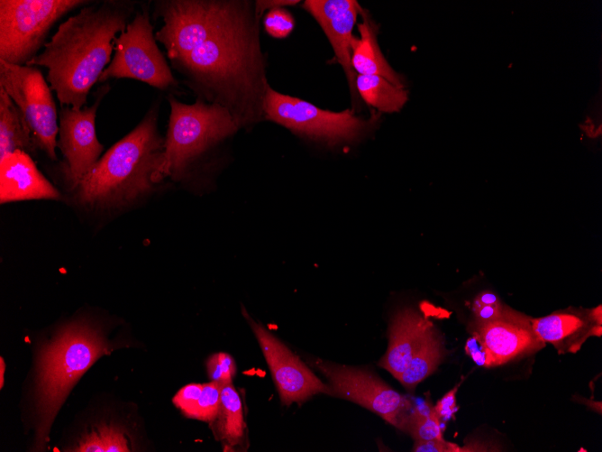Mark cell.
<instances>
[{
	"instance_id": "obj_1",
	"label": "cell",
	"mask_w": 602,
	"mask_h": 452,
	"mask_svg": "<svg viewBox=\"0 0 602 452\" xmlns=\"http://www.w3.org/2000/svg\"><path fill=\"white\" fill-rule=\"evenodd\" d=\"M263 16L255 1L216 0L206 32L185 57L171 63L197 98L226 108L239 128L263 118L269 86L260 41Z\"/></svg>"
},
{
	"instance_id": "obj_2",
	"label": "cell",
	"mask_w": 602,
	"mask_h": 452,
	"mask_svg": "<svg viewBox=\"0 0 602 452\" xmlns=\"http://www.w3.org/2000/svg\"><path fill=\"white\" fill-rule=\"evenodd\" d=\"M133 12L131 1L90 2L61 23L26 65L45 67L47 82L60 106L79 110L111 62L113 42L126 29Z\"/></svg>"
},
{
	"instance_id": "obj_3",
	"label": "cell",
	"mask_w": 602,
	"mask_h": 452,
	"mask_svg": "<svg viewBox=\"0 0 602 452\" xmlns=\"http://www.w3.org/2000/svg\"><path fill=\"white\" fill-rule=\"evenodd\" d=\"M158 103L137 126L111 146L79 181L67 187L68 198L89 212L114 213L156 190L164 174L165 138L158 129Z\"/></svg>"
},
{
	"instance_id": "obj_4",
	"label": "cell",
	"mask_w": 602,
	"mask_h": 452,
	"mask_svg": "<svg viewBox=\"0 0 602 452\" xmlns=\"http://www.w3.org/2000/svg\"><path fill=\"white\" fill-rule=\"evenodd\" d=\"M110 349L101 331L85 321L64 327L41 349L36 391L38 449L47 442L51 423L73 385Z\"/></svg>"
},
{
	"instance_id": "obj_5",
	"label": "cell",
	"mask_w": 602,
	"mask_h": 452,
	"mask_svg": "<svg viewBox=\"0 0 602 452\" xmlns=\"http://www.w3.org/2000/svg\"><path fill=\"white\" fill-rule=\"evenodd\" d=\"M170 106L164 148V174L185 183L193 178L201 161L223 140L240 128L229 111L217 104L196 98L185 104L169 95Z\"/></svg>"
},
{
	"instance_id": "obj_6",
	"label": "cell",
	"mask_w": 602,
	"mask_h": 452,
	"mask_svg": "<svg viewBox=\"0 0 602 452\" xmlns=\"http://www.w3.org/2000/svg\"><path fill=\"white\" fill-rule=\"evenodd\" d=\"M91 1L0 0V60L26 65L44 48L52 26Z\"/></svg>"
},
{
	"instance_id": "obj_7",
	"label": "cell",
	"mask_w": 602,
	"mask_h": 452,
	"mask_svg": "<svg viewBox=\"0 0 602 452\" xmlns=\"http://www.w3.org/2000/svg\"><path fill=\"white\" fill-rule=\"evenodd\" d=\"M263 118L292 133L329 146L352 142L360 137L374 119L357 116L353 110L340 112L317 107L298 97L284 95L268 87Z\"/></svg>"
},
{
	"instance_id": "obj_8",
	"label": "cell",
	"mask_w": 602,
	"mask_h": 452,
	"mask_svg": "<svg viewBox=\"0 0 602 452\" xmlns=\"http://www.w3.org/2000/svg\"><path fill=\"white\" fill-rule=\"evenodd\" d=\"M114 57L98 83L132 78L160 90L178 87V80L157 45L148 10L138 12L113 42Z\"/></svg>"
},
{
	"instance_id": "obj_9",
	"label": "cell",
	"mask_w": 602,
	"mask_h": 452,
	"mask_svg": "<svg viewBox=\"0 0 602 452\" xmlns=\"http://www.w3.org/2000/svg\"><path fill=\"white\" fill-rule=\"evenodd\" d=\"M0 86L23 113L37 149L51 161H57L58 111L41 71L0 60Z\"/></svg>"
},
{
	"instance_id": "obj_10",
	"label": "cell",
	"mask_w": 602,
	"mask_h": 452,
	"mask_svg": "<svg viewBox=\"0 0 602 452\" xmlns=\"http://www.w3.org/2000/svg\"><path fill=\"white\" fill-rule=\"evenodd\" d=\"M312 364L328 380L331 395L343 398L406 429L410 402L369 371L315 359Z\"/></svg>"
},
{
	"instance_id": "obj_11",
	"label": "cell",
	"mask_w": 602,
	"mask_h": 452,
	"mask_svg": "<svg viewBox=\"0 0 602 452\" xmlns=\"http://www.w3.org/2000/svg\"><path fill=\"white\" fill-rule=\"evenodd\" d=\"M109 89V84H103L97 88L94 103L79 110L60 106L57 147L64 159L61 172L66 187L79 181L101 158L104 146L96 134V116Z\"/></svg>"
},
{
	"instance_id": "obj_12",
	"label": "cell",
	"mask_w": 602,
	"mask_h": 452,
	"mask_svg": "<svg viewBox=\"0 0 602 452\" xmlns=\"http://www.w3.org/2000/svg\"><path fill=\"white\" fill-rule=\"evenodd\" d=\"M242 313L259 342L283 404H300L318 393L331 395L329 385L324 383L297 355L261 324L255 322L244 309Z\"/></svg>"
},
{
	"instance_id": "obj_13",
	"label": "cell",
	"mask_w": 602,
	"mask_h": 452,
	"mask_svg": "<svg viewBox=\"0 0 602 452\" xmlns=\"http://www.w3.org/2000/svg\"><path fill=\"white\" fill-rule=\"evenodd\" d=\"M531 320L504 307L499 317L477 323L475 332L485 347L487 367L505 364L516 356L533 353L544 346V342L533 329Z\"/></svg>"
},
{
	"instance_id": "obj_14",
	"label": "cell",
	"mask_w": 602,
	"mask_h": 452,
	"mask_svg": "<svg viewBox=\"0 0 602 452\" xmlns=\"http://www.w3.org/2000/svg\"><path fill=\"white\" fill-rule=\"evenodd\" d=\"M360 6L354 0H306L303 4V8L315 18L326 35L336 62L343 69L353 98L357 97V75L351 66V42Z\"/></svg>"
},
{
	"instance_id": "obj_15",
	"label": "cell",
	"mask_w": 602,
	"mask_h": 452,
	"mask_svg": "<svg viewBox=\"0 0 602 452\" xmlns=\"http://www.w3.org/2000/svg\"><path fill=\"white\" fill-rule=\"evenodd\" d=\"M62 198L26 152L16 150L0 159L1 204L33 199L61 200Z\"/></svg>"
},
{
	"instance_id": "obj_16",
	"label": "cell",
	"mask_w": 602,
	"mask_h": 452,
	"mask_svg": "<svg viewBox=\"0 0 602 452\" xmlns=\"http://www.w3.org/2000/svg\"><path fill=\"white\" fill-rule=\"evenodd\" d=\"M434 331L432 322L415 311L408 309L399 311L392 319L388 346L379 366L397 378Z\"/></svg>"
},
{
	"instance_id": "obj_17",
	"label": "cell",
	"mask_w": 602,
	"mask_h": 452,
	"mask_svg": "<svg viewBox=\"0 0 602 452\" xmlns=\"http://www.w3.org/2000/svg\"><path fill=\"white\" fill-rule=\"evenodd\" d=\"M359 14L361 16V22L358 24L360 38L353 37L351 42L353 70L358 75L382 77L396 87L404 88L400 76L388 64L378 44L379 25L361 6Z\"/></svg>"
},
{
	"instance_id": "obj_18",
	"label": "cell",
	"mask_w": 602,
	"mask_h": 452,
	"mask_svg": "<svg viewBox=\"0 0 602 452\" xmlns=\"http://www.w3.org/2000/svg\"><path fill=\"white\" fill-rule=\"evenodd\" d=\"M16 150L31 156L38 151L23 113L0 86V159Z\"/></svg>"
},
{
	"instance_id": "obj_19",
	"label": "cell",
	"mask_w": 602,
	"mask_h": 452,
	"mask_svg": "<svg viewBox=\"0 0 602 452\" xmlns=\"http://www.w3.org/2000/svg\"><path fill=\"white\" fill-rule=\"evenodd\" d=\"M211 423L216 438L228 447L242 443L246 429L242 404L232 383L222 386L220 409Z\"/></svg>"
},
{
	"instance_id": "obj_20",
	"label": "cell",
	"mask_w": 602,
	"mask_h": 452,
	"mask_svg": "<svg viewBox=\"0 0 602 452\" xmlns=\"http://www.w3.org/2000/svg\"><path fill=\"white\" fill-rule=\"evenodd\" d=\"M532 327L538 337L544 343H561L575 335H592L593 321L589 316L575 312L553 313L543 318L532 319Z\"/></svg>"
},
{
	"instance_id": "obj_21",
	"label": "cell",
	"mask_w": 602,
	"mask_h": 452,
	"mask_svg": "<svg viewBox=\"0 0 602 452\" xmlns=\"http://www.w3.org/2000/svg\"><path fill=\"white\" fill-rule=\"evenodd\" d=\"M355 86L363 101L379 112H398L407 100L406 90L379 76L357 75Z\"/></svg>"
},
{
	"instance_id": "obj_22",
	"label": "cell",
	"mask_w": 602,
	"mask_h": 452,
	"mask_svg": "<svg viewBox=\"0 0 602 452\" xmlns=\"http://www.w3.org/2000/svg\"><path fill=\"white\" fill-rule=\"evenodd\" d=\"M442 355V344L434 331L397 379L407 389L415 387L436 369Z\"/></svg>"
},
{
	"instance_id": "obj_23",
	"label": "cell",
	"mask_w": 602,
	"mask_h": 452,
	"mask_svg": "<svg viewBox=\"0 0 602 452\" xmlns=\"http://www.w3.org/2000/svg\"><path fill=\"white\" fill-rule=\"evenodd\" d=\"M70 451L126 452L131 451L124 431L115 426L100 425L83 436Z\"/></svg>"
},
{
	"instance_id": "obj_24",
	"label": "cell",
	"mask_w": 602,
	"mask_h": 452,
	"mask_svg": "<svg viewBox=\"0 0 602 452\" xmlns=\"http://www.w3.org/2000/svg\"><path fill=\"white\" fill-rule=\"evenodd\" d=\"M406 429L415 441L443 438L440 418L433 408L413 411L409 415Z\"/></svg>"
},
{
	"instance_id": "obj_25",
	"label": "cell",
	"mask_w": 602,
	"mask_h": 452,
	"mask_svg": "<svg viewBox=\"0 0 602 452\" xmlns=\"http://www.w3.org/2000/svg\"><path fill=\"white\" fill-rule=\"evenodd\" d=\"M222 386L214 381L203 384L194 419L207 422L214 420L220 409Z\"/></svg>"
},
{
	"instance_id": "obj_26",
	"label": "cell",
	"mask_w": 602,
	"mask_h": 452,
	"mask_svg": "<svg viewBox=\"0 0 602 452\" xmlns=\"http://www.w3.org/2000/svg\"><path fill=\"white\" fill-rule=\"evenodd\" d=\"M263 17L264 29L273 38H287L295 28L294 17L285 7L272 8Z\"/></svg>"
},
{
	"instance_id": "obj_27",
	"label": "cell",
	"mask_w": 602,
	"mask_h": 452,
	"mask_svg": "<svg viewBox=\"0 0 602 452\" xmlns=\"http://www.w3.org/2000/svg\"><path fill=\"white\" fill-rule=\"evenodd\" d=\"M203 384L189 383L183 386L172 399L173 403L188 418L194 419Z\"/></svg>"
},
{
	"instance_id": "obj_28",
	"label": "cell",
	"mask_w": 602,
	"mask_h": 452,
	"mask_svg": "<svg viewBox=\"0 0 602 452\" xmlns=\"http://www.w3.org/2000/svg\"><path fill=\"white\" fill-rule=\"evenodd\" d=\"M413 451L415 452H461L463 447L455 443L445 441L443 438L415 441Z\"/></svg>"
},
{
	"instance_id": "obj_29",
	"label": "cell",
	"mask_w": 602,
	"mask_h": 452,
	"mask_svg": "<svg viewBox=\"0 0 602 452\" xmlns=\"http://www.w3.org/2000/svg\"><path fill=\"white\" fill-rule=\"evenodd\" d=\"M465 351L478 365L487 367V353L476 332H474L473 336L467 340Z\"/></svg>"
},
{
	"instance_id": "obj_30",
	"label": "cell",
	"mask_w": 602,
	"mask_h": 452,
	"mask_svg": "<svg viewBox=\"0 0 602 452\" xmlns=\"http://www.w3.org/2000/svg\"><path fill=\"white\" fill-rule=\"evenodd\" d=\"M458 386L448 392L433 408L440 419H450L456 410V392Z\"/></svg>"
},
{
	"instance_id": "obj_31",
	"label": "cell",
	"mask_w": 602,
	"mask_h": 452,
	"mask_svg": "<svg viewBox=\"0 0 602 452\" xmlns=\"http://www.w3.org/2000/svg\"><path fill=\"white\" fill-rule=\"evenodd\" d=\"M504 306L499 305H485L476 301L473 303V310L477 319V323L487 322L499 317L503 311Z\"/></svg>"
},
{
	"instance_id": "obj_32",
	"label": "cell",
	"mask_w": 602,
	"mask_h": 452,
	"mask_svg": "<svg viewBox=\"0 0 602 452\" xmlns=\"http://www.w3.org/2000/svg\"><path fill=\"white\" fill-rule=\"evenodd\" d=\"M218 358L222 371V384L232 383V379L236 374V364L231 355L219 352Z\"/></svg>"
},
{
	"instance_id": "obj_33",
	"label": "cell",
	"mask_w": 602,
	"mask_h": 452,
	"mask_svg": "<svg viewBox=\"0 0 602 452\" xmlns=\"http://www.w3.org/2000/svg\"><path fill=\"white\" fill-rule=\"evenodd\" d=\"M206 368L208 376L211 381L217 382L222 384V371L218 358V353L212 355L207 359Z\"/></svg>"
},
{
	"instance_id": "obj_34",
	"label": "cell",
	"mask_w": 602,
	"mask_h": 452,
	"mask_svg": "<svg viewBox=\"0 0 602 452\" xmlns=\"http://www.w3.org/2000/svg\"><path fill=\"white\" fill-rule=\"evenodd\" d=\"M476 302L485 305H499L501 304L497 295L489 291H483L479 293L475 299Z\"/></svg>"
},
{
	"instance_id": "obj_35",
	"label": "cell",
	"mask_w": 602,
	"mask_h": 452,
	"mask_svg": "<svg viewBox=\"0 0 602 452\" xmlns=\"http://www.w3.org/2000/svg\"><path fill=\"white\" fill-rule=\"evenodd\" d=\"M5 364L4 362V359L1 357V364H0V371H1V383H0V387L3 388L4 386V373H5Z\"/></svg>"
}]
</instances>
